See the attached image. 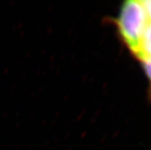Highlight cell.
I'll list each match as a JSON object with an SVG mask.
<instances>
[{
	"label": "cell",
	"instance_id": "obj_1",
	"mask_svg": "<svg viewBox=\"0 0 151 150\" xmlns=\"http://www.w3.org/2000/svg\"><path fill=\"white\" fill-rule=\"evenodd\" d=\"M149 22L141 1L128 0L124 2L116 20L120 36L130 52L137 56L143 34Z\"/></svg>",
	"mask_w": 151,
	"mask_h": 150
},
{
	"label": "cell",
	"instance_id": "obj_2",
	"mask_svg": "<svg viewBox=\"0 0 151 150\" xmlns=\"http://www.w3.org/2000/svg\"><path fill=\"white\" fill-rule=\"evenodd\" d=\"M137 58L140 61L151 59V22H149L143 34Z\"/></svg>",
	"mask_w": 151,
	"mask_h": 150
},
{
	"label": "cell",
	"instance_id": "obj_3",
	"mask_svg": "<svg viewBox=\"0 0 151 150\" xmlns=\"http://www.w3.org/2000/svg\"><path fill=\"white\" fill-rule=\"evenodd\" d=\"M142 65H143L144 72H145L146 75H147L148 80H149L150 85L151 88V59L142 61Z\"/></svg>",
	"mask_w": 151,
	"mask_h": 150
},
{
	"label": "cell",
	"instance_id": "obj_4",
	"mask_svg": "<svg viewBox=\"0 0 151 150\" xmlns=\"http://www.w3.org/2000/svg\"><path fill=\"white\" fill-rule=\"evenodd\" d=\"M141 2L147 15L149 22H151V0H146V1H141Z\"/></svg>",
	"mask_w": 151,
	"mask_h": 150
}]
</instances>
